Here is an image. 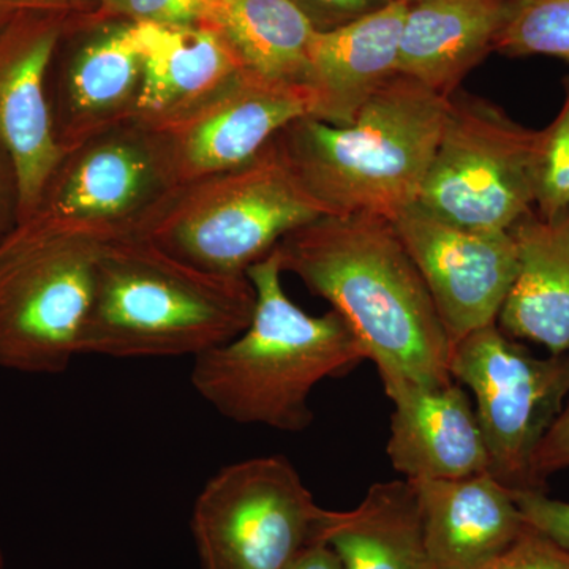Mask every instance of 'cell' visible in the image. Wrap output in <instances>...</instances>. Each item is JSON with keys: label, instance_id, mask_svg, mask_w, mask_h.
<instances>
[{"label": "cell", "instance_id": "cell-1", "mask_svg": "<svg viewBox=\"0 0 569 569\" xmlns=\"http://www.w3.org/2000/svg\"><path fill=\"white\" fill-rule=\"evenodd\" d=\"M274 252L282 272L298 277L347 321L385 391L452 381L447 331L391 220L323 216L284 236Z\"/></svg>", "mask_w": 569, "mask_h": 569}, {"label": "cell", "instance_id": "cell-2", "mask_svg": "<svg viewBox=\"0 0 569 569\" xmlns=\"http://www.w3.org/2000/svg\"><path fill=\"white\" fill-rule=\"evenodd\" d=\"M449 107L397 73L347 126L296 119L272 148L325 216H377L395 222L417 204Z\"/></svg>", "mask_w": 569, "mask_h": 569}, {"label": "cell", "instance_id": "cell-3", "mask_svg": "<svg viewBox=\"0 0 569 569\" xmlns=\"http://www.w3.org/2000/svg\"><path fill=\"white\" fill-rule=\"evenodd\" d=\"M246 274L257 295L252 320L230 342L193 358L190 380L230 421L302 432L313 421V388L356 369L365 348L336 310L310 316L284 295L274 250Z\"/></svg>", "mask_w": 569, "mask_h": 569}, {"label": "cell", "instance_id": "cell-4", "mask_svg": "<svg viewBox=\"0 0 569 569\" xmlns=\"http://www.w3.org/2000/svg\"><path fill=\"white\" fill-rule=\"evenodd\" d=\"M249 277L206 271L144 238L104 242L81 355L179 358L211 350L252 320Z\"/></svg>", "mask_w": 569, "mask_h": 569}, {"label": "cell", "instance_id": "cell-5", "mask_svg": "<svg viewBox=\"0 0 569 569\" xmlns=\"http://www.w3.org/2000/svg\"><path fill=\"white\" fill-rule=\"evenodd\" d=\"M323 216L269 142L244 167L176 187L133 238L206 271L244 276L284 236Z\"/></svg>", "mask_w": 569, "mask_h": 569}, {"label": "cell", "instance_id": "cell-6", "mask_svg": "<svg viewBox=\"0 0 569 569\" xmlns=\"http://www.w3.org/2000/svg\"><path fill=\"white\" fill-rule=\"evenodd\" d=\"M103 244L29 223L0 242V369L61 373L81 355Z\"/></svg>", "mask_w": 569, "mask_h": 569}, {"label": "cell", "instance_id": "cell-7", "mask_svg": "<svg viewBox=\"0 0 569 569\" xmlns=\"http://www.w3.org/2000/svg\"><path fill=\"white\" fill-rule=\"evenodd\" d=\"M537 142L497 104L452 93L417 204L470 230H511L535 204Z\"/></svg>", "mask_w": 569, "mask_h": 569}, {"label": "cell", "instance_id": "cell-8", "mask_svg": "<svg viewBox=\"0 0 569 569\" xmlns=\"http://www.w3.org/2000/svg\"><path fill=\"white\" fill-rule=\"evenodd\" d=\"M328 515L283 456L231 463L194 500L200 569H290L320 541Z\"/></svg>", "mask_w": 569, "mask_h": 569}, {"label": "cell", "instance_id": "cell-9", "mask_svg": "<svg viewBox=\"0 0 569 569\" xmlns=\"http://www.w3.org/2000/svg\"><path fill=\"white\" fill-rule=\"evenodd\" d=\"M174 189L151 130L127 122L63 153L20 223L99 242L132 238Z\"/></svg>", "mask_w": 569, "mask_h": 569}, {"label": "cell", "instance_id": "cell-10", "mask_svg": "<svg viewBox=\"0 0 569 569\" xmlns=\"http://www.w3.org/2000/svg\"><path fill=\"white\" fill-rule=\"evenodd\" d=\"M449 373L477 400L489 473L512 490H535L531 460L569 392V355L539 358L496 325L451 347Z\"/></svg>", "mask_w": 569, "mask_h": 569}, {"label": "cell", "instance_id": "cell-11", "mask_svg": "<svg viewBox=\"0 0 569 569\" xmlns=\"http://www.w3.org/2000/svg\"><path fill=\"white\" fill-rule=\"evenodd\" d=\"M316 111V92L306 82L242 70L190 110L141 126L156 137L179 187L244 167L288 123Z\"/></svg>", "mask_w": 569, "mask_h": 569}, {"label": "cell", "instance_id": "cell-12", "mask_svg": "<svg viewBox=\"0 0 569 569\" xmlns=\"http://www.w3.org/2000/svg\"><path fill=\"white\" fill-rule=\"evenodd\" d=\"M392 223L429 288L449 346L496 325L518 274V246L509 231L470 230L418 204Z\"/></svg>", "mask_w": 569, "mask_h": 569}, {"label": "cell", "instance_id": "cell-13", "mask_svg": "<svg viewBox=\"0 0 569 569\" xmlns=\"http://www.w3.org/2000/svg\"><path fill=\"white\" fill-rule=\"evenodd\" d=\"M141 86L142 61L130 21L78 14L48 73L52 127L62 152L133 122Z\"/></svg>", "mask_w": 569, "mask_h": 569}, {"label": "cell", "instance_id": "cell-14", "mask_svg": "<svg viewBox=\"0 0 569 569\" xmlns=\"http://www.w3.org/2000/svg\"><path fill=\"white\" fill-rule=\"evenodd\" d=\"M77 17L24 14L0 29V146L20 176V222L36 208L63 157L52 127L48 73L63 33Z\"/></svg>", "mask_w": 569, "mask_h": 569}, {"label": "cell", "instance_id": "cell-15", "mask_svg": "<svg viewBox=\"0 0 569 569\" xmlns=\"http://www.w3.org/2000/svg\"><path fill=\"white\" fill-rule=\"evenodd\" d=\"M395 403L388 458L408 481L458 479L489 471L477 410L458 381L441 387L400 383L387 389Z\"/></svg>", "mask_w": 569, "mask_h": 569}, {"label": "cell", "instance_id": "cell-16", "mask_svg": "<svg viewBox=\"0 0 569 569\" xmlns=\"http://www.w3.org/2000/svg\"><path fill=\"white\" fill-rule=\"evenodd\" d=\"M436 569H478L511 548L527 529L512 490L489 471L410 481Z\"/></svg>", "mask_w": 569, "mask_h": 569}, {"label": "cell", "instance_id": "cell-17", "mask_svg": "<svg viewBox=\"0 0 569 569\" xmlns=\"http://www.w3.org/2000/svg\"><path fill=\"white\" fill-rule=\"evenodd\" d=\"M408 3L385 9L328 32H316L306 84L317 97L313 118L347 126L367 100L397 74Z\"/></svg>", "mask_w": 569, "mask_h": 569}, {"label": "cell", "instance_id": "cell-18", "mask_svg": "<svg viewBox=\"0 0 569 569\" xmlns=\"http://www.w3.org/2000/svg\"><path fill=\"white\" fill-rule=\"evenodd\" d=\"M142 61L134 122L156 123L190 110L246 70L230 44L203 24L130 21Z\"/></svg>", "mask_w": 569, "mask_h": 569}, {"label": "cell", "instance_id": "cell-19", "mask_svg": "<svg viewBox=\"0 0 569 569\" xmlns=\"http://www.w3.org/2000/svg\"><path fill=\"white\" fill-rule=\"evenodd\" d=\"M512 0H418L408 6L397 73L451 97L496 50Z\"/></svg>", "mask_w": 569, "mask_h": 569}, {"label": "cell", "instance_id": "cell-20", "mask_svg": "<svg viewBox=\"0 0 569 569\" xmlns=\"http://www.w3.org/2000/svg\"><path fill=\"white\" fill-rule=\"evenodd\" d=\"M518 246V274L500 329L516 340L569 355V211L552 220L523 217L509 230Z\"/></svg>", "mask_w": 569, "mask_h": 569}, {"label": "cell", "instance_id": "cell-21", "mask_svg": "<svg viewBox=\"0 0 569 569\" xmlns=\"http://www.w3.org/2000/svg\"><path fill=\"white\" fill-rule=\"evenodd\" d=\"M321 539L335 549L342 569H436L417 490L408 479L377 482L350 511L329 509Z\"/></svg>", "mask_w": 569, "mask_h": 569}, {"label": "cell", "instance_id": "cell-22", "mask_svg": "<svg viewBox=\"0 0 569 569\" xmlns=\"http://www.w3.org/2000/svg\"><path fill=\"white\" fill-rule=\"evenodd\" d=\"M200 24L219 32L246 70L306 82L317 31L291 0H209Z\"/></svg>", "mask_w": 569, "mask_h": 569}, {"label": "cell", "instance_id": "cell-23", "mask_svg": "<svg viewBox=\"0 0 569 569\" xmlns=\"http://www.w3.org/2000/svg\"><path fill=\"white\" fill-rule=\"evenodd\" d=\"M496 51L553 56L569 63V0H512Z\"/></svg>", "mask_w": 569, "mask_h": 569}, {"label": "cell", "instance_id": "cell-24", "mask_svg": "<svg viewBox=\"0 0 569 569\" xmlns=\"http://www.w3.org/2000/svg\"><path fill=\"white\" fill-rule=\"evenodd\" d=\"M533 189L541 219L552 220L569 211V82L559 116L538 132Z\"/></svg>", "mask_w": 569, "mask_h": 569}, {"label": "cell", "instance_id": "cell-25", "mask_svg": "<svg viewBox=\"0 0 569 569\" xmlns=\"http://www.w3.org/2000/svg\"><path fill=\"white\" fill-rule=\"evenodd\" d=\"M209 0H92L93 17L104 20L200 24Z\"/></svg>", "mask_w": 569, "mask_h": 569}, {"label": "cell", "instance_id": "cell-26", "mask_svg": "<svg viewBox=\"0 0 569 569\" xmlns=\"http://www.w3.org/2000/svg\"><path fill=\"white\" fill-rule=\"evenodd\" d=\"M478 569H569V550L527 526L511 548Z\"/></svg>", "mask_w": 569, "mask_h": 569}, {"label": "cell", "instance_id": "cell-27", "mask_svg": "<svg viewBox=\"0 0 569 569\" xmlns=\"http://www.w3.org/2000/svg\"><path fill=\"white\" fill-rule=\"evenodd\" d=\"M512 496L530 529L569 550V501L550 498L545 490H512Z\"/></svg>", "mask_w": 569, "mask_h": 569}, {"label": "cell", "instance_id": "cell-28", "mask_svg": "<svg viewBox=\"0 0 569 569\" xmlns=\"http://www.w3.org/2000/svg\"><path fill=\"white\" fill-rule=\"evenodd\" d=\"M569 468V392L559 417L549 427L531 460L535 490L545 489L546 479Z\"/></svg>", "mask_w": 569, "mask_h": 569}, {"label": "cell", "instance_id": "cell-29", "mask_svg": "<svg viewBox=\"0 0 569 569\" xmlns=\"http://www.w3.org/2000/svg\"><path fill=\"white\" fill-rule=\"evenodd\" d=\"M317 32L342 28L385 9L392 0H291Z\"/></svg>", "mask_w": 569, "mask_h": 569}, {"label": "cell", "instance_id": "cell-30", "mask_svg": "<svg viewBox=\"0 0 569 569\" xmlns=\"http://www.w3.org/2000/svg\"><path fill=\"white\" fill-rule=\"evenodd\" d=\"M20 176L9 152L0 146V242L20 222Z\"/></svg>", "mask_w": 569, "mask_h": 569}, {"label": "cell", "instance_id": "cell-31", "mask_svg": "<svg viewBox=\"0 0 569 569\" xmlns=\"http://www.w3.org/2000/svg\"><path fill=\"white\" fill-rule=\"evenodd\" d=\"M91 10L86 0H0V29L24 14H80Z\"/></svg>", "mask_w": 569, "mask_h": 569}, {"label": "cell", "instance_id": "cell-32", "mask_svg": "<svg viewBox=\"0 0 569 569\" xmlns=\"http://www.w3.org/2000/svg\"><path fill=\"white\" fill-rule=\"evenodd\" d=\"M290 569H342V565L335 549L320 539L307 548Z\"/></svg>", "mask_w": 569, "mask_h": 569}, {"label": "cell", "instance_id": "cell-33", "mask_svg": "<svg viewBox=\"0 0 569 569\" xmlns=\"http://www.w3.org/2000/svg\"><path fill=\"white\" fill-rule=\"evenodd\" d=\"M0 569H7L6 559H3L2 550H0Z\"/></svg>", "mask_w": 569, "mask_h": 569}, {"label": "cell", "instance_id": "cell-34", "mask_svg": "<svg viewBox=\"0 0 569 569\" xmlns=\"http://www.w3.org/2000/svg\"><path fill=\"white\" fill-rule=\"evenodd\" d=\"M400 2H406L408 6H410V3L418 2V0H400Z\"/></svg>", "mask_w": 569, "mask_h": 569}, {"label": "cell", "instance_id": "cell-35", "mask_svg": "<svg viewBox=\"0 0 569 569\" xmlns=\"http://www.w3.org/2000/svg\"><path fill=\"white\" fill-rule=\"evenodd\" d=\"M86 2L89 3V6H91V9H92V0H86ZM92 11V10H91Z\"/></svg>", "mask_w": 569, "mask_h": 569}]
</instances>
